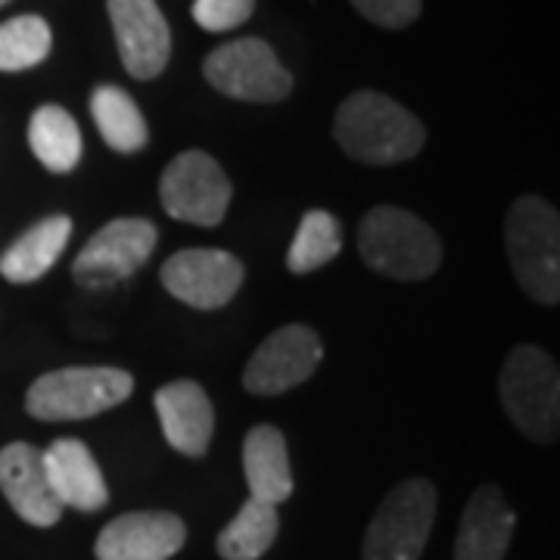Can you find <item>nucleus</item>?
Segmentation results:
<instances>
[{
	"label": "nucleus",
	"instance_id": "nucleus-7",
	"mask_svg": "<svg viewBox=\"0 0 560 560\" xmlns=\"http://www.w3.org/2000/svg\"><path fill=\"white\" fill-rule=\"evenodd\" d=\"M202 75L224 97L246 103H280L293 91V75L261 38L221 44L206 57Z\"/></svg>",
	"mask_w": 560,
	"mask_h": 560
},
{
	"label": "nucleus",
	"instance_id": "nucleus-3",
	"mask_svg": "<svg viewBox=\"0 0 560 560\" xmlns=\"http://www.w3.org/2000/svg\"><path fill=\"white\" fill-rule=\"evenodd\" d=\"M504 243L514 278L541 305L560 302V219L541 197H521L504 221Z\"/></svg>",
	"mask_w": 560,
	"mask_h": 560
},
{
	"label": "nucleus",
	"instance_id": "nucleus-23",
	"mask_svg": "<svg viewBox=\"0 0 560 560\" xmlns=\"http://www.w3.org/2000/svg\"><path fill=\"white\" fill-rule=\"evenodd\" d=\"M342 249V231L337 219L324 209H312L305 212L300 221V231L290 243L287 253V268L293 275H308L318 271L320 265L334 261Z\"/></svg>",
	"mask_w": 560,
	"mask_h": 560
},
{
	"label": "nucleus",
	"instance_id": "nucleus-11",
	"mask_svg": "<svg viewBox=\"0 0 560 560\" xmlns=\"http://www.w3.org/2000/svg\"><path fill=\"white\" fill-rule=\"evenodd\" d=\"M243 261L224 249H180L165 259L162 287L184 305L212 312L237 296L243 287Z\"/></svg>",
	"mask_w": 560,
	"mask_h": 560
},
{
	"label": "nucleus",
	"instance_id": "nucleus-10",
	"mask_svg": "<svg viewBox=\"0 0 560 560\" xmlns=\"http://www.w3.org/2000/svg\"><path fill=\"white\" fill-rule=\"evenodd\" d=\"M324 359L320 337L305 324H287L256 349L243 371V386L253 396H280L305 383Z\"/></svg>",
	"mask_w": 560,
	"mask_h": 560
},
{
	"label": "nucleus",
	"instance_id": "nucleus-8",
	"mask_svg": "<svg viewBox=\"0 0 560 560\" xmlns=\"http://www.w3.org/2000/svg\"><path fill=\"white\" fill-rule=\"evenodd\" d=\"M162 209L172 219L215 228L231 206V180L219 162L202 150H187L165 165L160 180Z\"/></svg>",
	"mask_w": 560,
	"mask_h": 560
},
{
	"label": "nucleus",
	"instance_id": "nucleus-22",
	"mask_svg": "<svg viewBox=\"0 0 560 560\" xmlns=\"http://www.w3.org/2000/svg\"><path fill=\"white\" fill-rule=\"evenodd\" d=\"M278 508L259 499H246L237 517L219 533V555L224 560H259L278 539Z\"/></svg>",
	"mask_w": 560,
	"mask_h": 560
},
{
	"label": "nucleus",
	"instance_id": "nucleus-24",
	"mask_svg": "<svg viewBox=\"0 0 560 560\" xmlns=\"http://www.w3.org/2000/svg\"><path fill=\"white\" fill-rule=\"evenodd\" d=\"M54 32L50 25L25 13L0 25V72H25L50 57Z\"/></svg>",
	"mask_w": 560,
	"mask_h": 560
},
{
	"label": "nucleus",
	"instance_id": "nucleus-2",
	"mask_svg": "<svg viewBox=\"0 0 560 560\" xmlns=\"http://www.w3.org/2000/svg\"><path fill=\"white\" fill-rule=\"evenodd\" d=\"M359 253L364 265L383 278L423 280L436 275L442 243L415 212L377 206L361 219Z\"/></svg>",
	"mask_w": 560,
	"mask_h": 560
},
{
	"label": "nucleus",
	"instance_id": "nucleus-5",
	"mask_svg": "<svg viewBox=\"0 0 560 560\" xmlns=\"http://www.w3.org/2000/svg\"><path fill=\"white\" fill-rule=\"evenodd\" d=\"M135 393V381L121 368H60L32 383L25 408L35 420L69 423L97 418Z\"/></svg>",
	"mask_w": 560,
	"mask_h": 560
},
{
	"label": "nucleus",
	"instance_id": "nucleus-9",
	"mask_svg": "<svg viewBox=\"0 0 560 560\" xmlns=\"http://www.w3.org/2000/svg\"><path fill=\"white\" fill-rule=\"evenodd\" d=\"M156 249V228L147 219H113L81 246L72 278L88 290H106L128 280Z\"/></svg>",
	"mask_w": 560,
	"mask_h": 560
},
{
	"label": "nucleus",
	"instance_id": "nucleus-13",
	"mask_svg": "<svg viewBox=\"0 0 560 560\" xmlns=\"http://www.w3.org/2000/svg\"><path fill=\"white\" fill-rule=\"evenodd\" d=\"M187 539V526L168 511H135L109 521L97 536V560H168Z\"/></svg>",
	"mask_w": 560,
	"mask_h": 560
},
{
	"label": "nucleus",
	"instance_id": "nucleus-26",
	"mask_svg": "<svg viewBox=\"0 0 560 560\" xmlns=\"http://www.w3.org/2000/svg\"><path fill=\"white\" fill-rule=\"evenodd\" d=\"M364 20L383 28H405L420 16V0H352Z\"/></svg>",
	"mask_w": 560,
	"mask_h": 560
},
{
	"label": "nucleus",
	"instance_id": "nucleus-4",
	"mask_svg": "<svg viewBox=\"0 0 560 560\" xmlns=\"http://www.w3.org/2000/svg\"><path fill=\"white\" fill-rule=\"evenodd\" d=\"M499 396L508 418L523 436L551 445L560 433V374L558 361L539 346H514L504 359Z\"/></svg>",
	"mask_w": 560,
	"mask_h": 560
},
{
	"label": "nucleus",
	"instance_id": "nucleus-15",
	"mask_svg": "<svg viewBox=\"0 0 560 560\" xmlns=\"http://www.w3.org/2000/svg\"><path fill=\"white\" fill-rule=\"evenodd\" d=\"M156 415L165 442L175 452L187 458H202L209 452V442L215 433V408L200 383H165L156 393Z\"/></svg>",
	"mask_w": 560,
	"mask_h": 560
},
{
	"label": "nucleus",
	"instance_id": "nucleus-18",
	"mask_svg": "<svg viewBox=\"0 0 560 560\" xmlns=\"http://www.w3.org/2000/svg\"><path fill=\"white\" fill-rule=\"evenodd\" d=\"M243 474L249 486V499L268 501L278 508L293 495V467L287 440L278 427L259 423L243 440Z\"/></svg>",
	"mask_w": 560,
	"mask_h": 560
},
{
	"label": "nucleus",
	"instance_id": "nucleus-6",
	"mask_svg": "<svg viewBox=\"0 0 560 560\" xmlns=\"http://www.w3.org/2000/svg\"><path fill=\"white\" fill-rule=\"evenodd\" d=\"M436 521V489L430 480L399 482L368 526L364 560H420Z\"/></svg>",
	"mask_w": 560,
	"mask_h": 560
},
{
	"label": "nucleus",
	"instance_id": "nucleus-12",
	"mask_svg": "<svg viewBox=\"0 0 560 560\" xmlns=\"http://www.w3.org/2000/svg\"><path fill=\"white\" fill-rule=\"evenodd\" d=\"M109 22L116 32L119 57L131 79L162 75L172 57V32L156 0H109Z\"/></svg>",
	"mask_w": 560,
	"mask_h": 560
},
{
	"label": "nucleus",
	"instance_id": "nucleus-14",
	"mask_svg": "<svg viewBox=\"0 0 560 560\" xmlns=\"http://www.w3.org/2000/svg\"><path fill=\"white\" fill-rule=\"evenodd\" d=\"M0 489L10 508L32 526H57L62 517L60 499L47 480L44 452L32 442H10L0 452Z\"/></svg>",
	"mask_w": 560,
	"mask_h": 560
},
{
	"label": "nucleus",
	"instance_id": "nucleus-17",
	"mask_svg": "<svg viewBox=\"0 0 560 560\" xmlns=\"http://www.w3.org/2000/svg\"><path fill=\"white\" fill-rule=\"evenodd\" d=\"M44 467L62 508L101 511L109 501L101 464L81 440L50 442V448H44Z\"/></svg>",
	"mask_w": 560,
	"mask_h": 560
},
{
	"label": "nucleus",
	"instance_id": "nucleus-21",
	"mask_svg": "<svg viewBox=\"0 0 560 560\" xmlns=\"http://www.w3.org/2000/svg\"><path fill=\"white\" fill-rule=\"evenodd\" d=\"M32 153L47 172L66 175L81 162V128L62 106H40L28 121Z\"/></svg>",
	"mask_w": 560,
	"mask_h": 560
},
{
	"label": "nucleus",
	"instance_id": "nucleus-20",
	"mask_svg": "<svg viewBox=\"0 0 560 560\" xmlns=\"http://www.w3.org/2000/svg\"><path fill=\"white\" fill-rule=\"evenodd\" d=\"M91 116L106 140L109 150L116 153H138L150 140V128L140 113V106L116 84H103L91 97Z\"/></svg>",
	"mask_w": 560,
	"mask_h": 560
},
{
	"label": "nucleus",
	"instance_id": "nucleus-25",
	"mask_svg": "<svg viewBox=\"0 0 560 560\" xmlns=\"http://www.w3.org/2000/svg\"><path fill=\"white\" fill-rule=\"evenodd\" d=\"M256 0H194V20L206 32H231L253 16Z\"/></svg>",
	"mask_w": 560,
	"mask_h": 560
},
{
	"label": "nucleus",
	"instance_id": "nucleus-27",
	"mask_svg": "<svg viewBox=\"0 0 560 560\" xmlns=\"http://www.w3.org/2000/svg\"><path fill=\"white\" fill-rule=\"evenodd\" d=\"M3 3H10V0H0V7H3Z\"/></svg>",
	"mask_w": 560,
	"mask_h": 560
},
{
	"label": "nucleus",
	"instance_id": "nucleus-16",
	"mask_svg": "<svg viewBox=\"0 0 560 560\" xmlns=\"http://www.w3.org/2000/svg\"><path fill=\"white\" fill-rule=\"evenodd\" d=\"M514 526L517 517L501 489L480 486L464 508L455 539V560H504Z\"/></svg>",
	"mask_w": 560,
	"mask_h": 560
},
{
	"label": "nucleus",
	"instance_id": "nucleus-19",
	"mask_svg": "<svg viewBox=\"0 0 560 560\" xmlns=\"http://www.w3.org/2000/svg\"><path fill=\"white\" fill-rule=\"evenodd\" d=\"M72 237V219L69 215H50L38 221L32 231H25L20 241L13 243L3 259H0V275L10 283H32L40 280L62 256Z\"/></svg>",
	"mask_w": 560,
	"mask_h": 560
},
{
	"label": "nucleus",
	"instance_id": "nucleus-1",
	"mask_svg": "<svg viewBox=\"0 0 560 560\" xmlns=\"http://www.w3.org/2000/svg\"><path fill=\"white\" fill-rule=\"evenodd\" d=\"M334 138L364 165H396L423 150V121L381 91H359L342 103Z\"/></svg>",
	"mask_w": 560,
	"mask_h": 560
}]
</instances>
